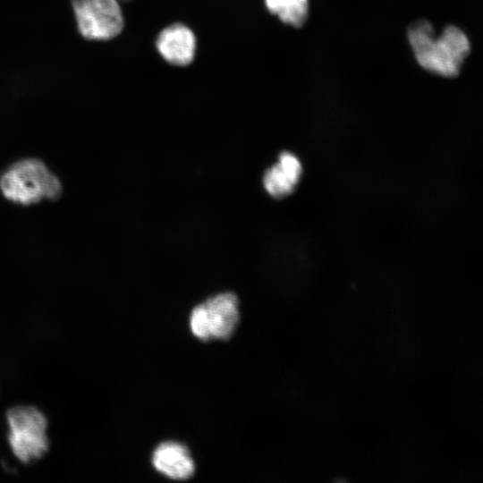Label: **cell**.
<instances>
[{"instance_id":"obj_8","label":"cell","mask_w":483,"mask_h":483,"mask_svg":"<svg viewBox=\"0 0 483 483\" xmlns=\"http://www.w3.org/2000/svg\"><path fill=\"white\" fill-rule=\"evenodd\" d=\"M151 463L157 472L173 480H187L196 470L189 449L174 441L159 444L152 453Z\"/></svg>"},{"instance_id":"obj_1","label":"cell","mask_w":483,"mask_h":483,"mask_svg":"<svg viewBox=\"0 0 483 483\" xmlns=\"http://www.w3.org/2000/svg\"><path fill=\"white\" fill-rule=\"evenodd\" d=\"M408 38L420 66L445 77L458 75L470 53L468 38L454 26L446 27L436 38L432 25L419 21L409 29Z\"/></svg>"},{"instance_id":"obj_6","label":"cell","mask_w":483,"mask_h":483,"mask_svg":"<svg viewBox=\"0 0 483 483\" xmlns=\"http://www.w3.org/2000/svg\"><path fill=\"white\" fill-rule=\"evenodd\" d=\"M196 46V37L192 30L181 23L165 28L156 41L160 55L167 63L176 66H185L192 62Z\"/></svg>"},{"instance_id":"obj_5","label":"cell","mask_w":483,"mask_h":483,"mask_svg":"<svg viewBox=\"0 0 483 483\" xmlns=\"http://www.w3.org/2000/svg\"><path fill=\"white\" fill-rule=\"evenodd\" d=\"M79 33L88 40H108L124 26L117 0H72Z\"/></svg>"},{"instance_id":"obj_2","label":"cell","mask_w":483,"mask_h":483,"mask_svg":"<svg viewBox=\"0 0 483 483\" xmlns=\"http://www.w3.org/2000/svg\"><path fill=\"white\" fill-rule=\"evenodd\" d=\"M62 184L40 159L30 157L14 162L0 176V191L9 201L18 205L37 204L61 197Z\"/></svg>"},{"instance_id":"obj_9","label":"cell","mask_w":483,"mask_h":483,"mask_svg":"<svg viewBox=\"0 0 483 483\" xmlns=\"http://www.w3.org/2000/svg\"><path fill=\"white\" fill-rule=\"evenodd\" d=\"M267 10L285 24L301 27L308 16V0H265Z\"/></svg>"},{"instance_id":"obj_7","label":"cell","mask_w":483,"mask_h":483,"mask_svg":"<svg viewBox=\"0 0 483 483\" xmlns=\"http://www.w3.org/2000/svg\"><path fill=\"white\" fill-rule=\"evenodd\" d=\"M301 174L302 165L298 157L284 151L277 161L264 172L262 184L269 196L283 199L295 191Z\"/></svg>"},{"instance_id":"obj_10","label":"cell","mask_w":483,"mask_h":483,"mask_svg":"<svg viewBox=\"0 0 483 483\" xmlns=\"http://www.w3.org/2000/svg\"><path fill=\"white\" fill-rule=\"evenodd\" d=\"M122 1H131V0H122Z\"/></svg>"},{"instance_id":"obj_3","label":"cell","mask_w":483,"mask_h":483,"mask_svg":"<svg viewBox=\"0 0 483 483\" xmlns=\"http://www.w3.org/2000/svg\"><path fill=\"white\" fill-rule=\"evenodd\" d=\"M7 440L14 456L22 463L42 458L49 449L47 419L34 406L18 405L6 412Z\"/></svg>"},{"instance_id":"obj_4","label":"cell","mask_w":483,"mask_h":483,"mask_svg":"<svg viewBox=\"0 0 483 483\" xmlns=\"http://www.w3.org/2000/svg\"><path fill=\"white\" fill-rule=\"evenodd\" d=\"M240 323V302L232 292L212 296L193 308L190 329L202 342L229 340Z\"/></svg>"}]
</instances>
